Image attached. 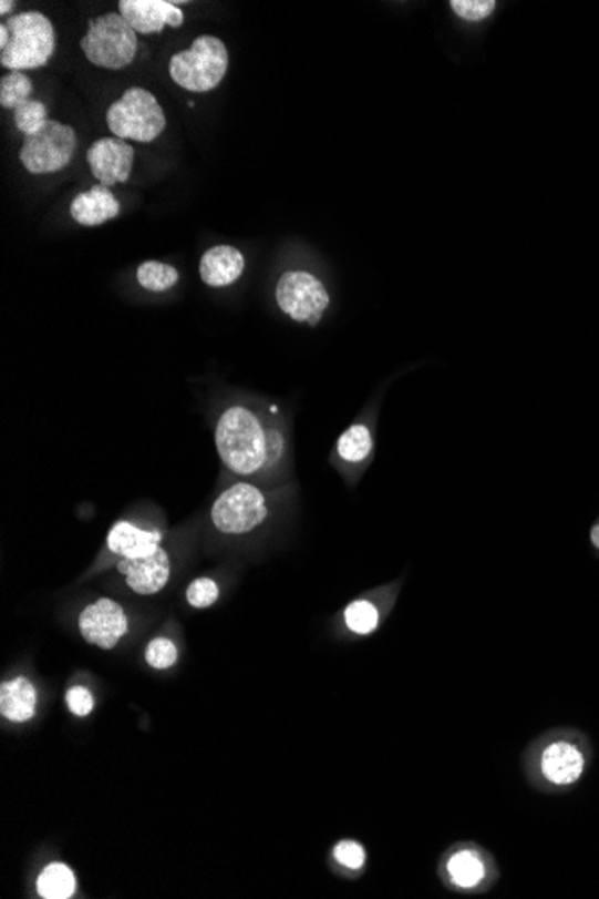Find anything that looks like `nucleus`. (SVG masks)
<instances>
[{"instance_id": "1", "label": "nucleus", "mask_w": 599, "mask_h": 899, "mask_svg": "<svg viewBox=\"0 0 599 899\" xmlns=\"http://www.w3.org/2000/svg\"><path fill=\"white\" fill-rule=\"evenodd\" d=\"M216 448L228 471L239 478H259L282 462L286 437L256 410L231 406L217 420Z\"/></svg>"}, {"instance_id": "2", "label": "nucleus", "mask_w": 599, "mask_h": 899, "mask_svg": "<svg viewBox=\"0 0 599 899\" xmlns=\"http://www.w3.org/2000/svg\"><path fill=\"white\" fill-rule=\"evenodd\" d=\"M10 31V42L0 49V65L11 72L33 71L48 65L54 49V25L40 11H24L4 20Z\"/></svg>"}, {"instance_id": "3", "label": "nucleus", "mask_w": 599, "mask_h": 899, "mask_svg": "<svg viewBox=\"0 0 599 899\" xmlns=\"http://www.w3.org/2000/svg\"><path fill=\"white\" fill-rule=\"evenodd\" d=\"M228 71V49L221 38L204 34L185 51L171 58L169 75L176 85L189 92H210L217 89Z\"/></svg>"}, {"instance_id": "4", "label": "nucleus", "mask_w": 599, "mask_h": 899, "mask_svg": "<svg viewBox=\"0 0 599 899\" xmlns=\"http://www.w3.org/2000/svg\"><path fill=\"white\" fill-rule=\"evenodd\" d=\"M81 49L92 65L121 71L137 57L138 38L121 13H106L89 22Z\"/></svg>"}, {"instance_id": "5", "label": "nucleus", "mask_w": 599, "mask_h": 899, "mask_svg": "<svg viewBox=\"0 0 599 899\" xmlns=\"http://www.w3.org/2000/svg\"><path fill=\"white\" fill-rule=\"evenodd\" d=\"M110 132L117 139L153 142L166 130V113L149 90L133 86L106 112Z\"/></svg>"}, {"instance_id": "6", "label": "nucleus", "mask_w": 599, "mask_h": 899, "mask_svg": "<svg viewBox=\"0 0 599 899\" xmlns=\"http://www.w3.org/2000/svg\"><path fill=\"white\" fill-rule=\"evenodd\" d=\"M269 515L262 490L248 481H237L214 501L210 519L225 535H245L265 523Z\"/></svg>"}, {"instance_id": "7", "label": "nucleus", "mask_w": 599, "mask_h": 899, "mask_svg": "<svg viewBox=\"0 0 599 899\" xmlns=\"http://www.w3.org/2000/svg\"><path fill=\"white\" fill-rule=\"evenodd\" d=\"M78 135L74 127L49 119L42 132L24 137L20 162L31 175H51L65 170L76 155Z\"/></svg>"}, {"instance_id": "8", "label": "nucleus", "mask_w": 599, "mask_h": 899, "mask_svg": "<svg viewBox=\"0 0 599 899\" xmlns=\"http://www.w3.org/2000/svg\"><path fill=\"white\" fill-rule=\"evenodd\" d=\"M275 298L280 311L298 324L317 325L331 304L326 286L317 275L303 269H289L280 275Z\"/></svg>"}, {"instance_id": "9", "label": "nucleus", "mask_w": 599, "mask_h": 899, "mask_svg": "<svg viewBox=\"0 0 599 899\" xmlns=\"http://www.w3.org/2000/svg\"><path fill=\"white\" fill-rule=\"evenodd\" d=\"M80 632L90 645L112 650L128 634V616L117 602L101 599L86 605L80 614Z\"/></svg>"}, {"instance_id": "10", "label": "nucleus", "mask_w": 599, "mask_h": 899, "mask_svg": "<svg viewBox=\"0 0 599 899\" xmlns=\"http://www.w3.org/2000/svg\"><path fill=\"white\" fill-rule=\"evenodd\" d=\"M135 150L128 142L117 137L95 141L86 153L90 171L100 185L114 187L115 184L128 182L133 170Z\"/></svg>"}, {"instance_id": "11", "label": "nucleus", "mask_w": 599, "mask_h": 899, "mask_svg": "<svg viewBox=\"0 0 599 899\" xmlns=\"http://www.w3.org/2000/svg\"><path fill=\"white\" fill-rule=\"evenodd\" d=\"M118 13L135 33H162L166 25L179 28L185 22L184 11L166 0H121Z\"/></svg>"}, {"instance_id": "12", "label": "nucleus", "mask_w": 599, "mask_h": 899, "mask_svg": "<svg viewBox=\"0 0 599 899\" xmlns=\"http://www.w3.org/2000/svg\"><path fill=\"white\" fill-rule=\"evenodd\" d=\"M117 570L123 573L133 593L152 596L166 588L171 576V561L164 548L141 559H121Z\"/></svg>"}, {"instance_id": "13", "label": "nucleus", "mask_w": 599, "mask_h": 899, "mask_svg": "<svg viewBox=\"0 0 599 899\" xmlns=\"http://www.w3.org/2000/svg\"><path fill=\"white\" fill-rule=\"evenodd\" d=\"M583 770H586L583 753L580 747L566 739L552 742L540 754V773L546 777V781L557 787H569L580 779Z\"/></svg>"}, {"instance_id": "14", "label": "nucleus", "mask_w": 599, "mask_h": 899, "mask_svg": "<svg viewBox=\"0 0 599 899\" xmlns=\"http://www.w3.org/2000/svg\"><path fill=\"white\" fill-rule=\"evenodd\" d=\"M245 274V255L234 246L219 245L199 260V277L210 288H227Z\"/></svg>"}, {"instance_id": "15", "label": "nucleus", "mask_w": 599, "mask_h": 899, "mask_svg": "<svg viewBox=\"0 0 599 899\" xmlns=\"http://www.w3.org/2000/svg\"><path fill=\"white\" fill-rule=\"evenodd\" d=\"M121 213V205L112 191L104 185H94L86 193L78 194L71 203V216L83 226H100L114 219Z\"/></svg>"}, {"instance_id": "16", "label": "nucleus", "mask_w": 599, "mask_h": 899, "mask_svg": "<svg viewBox=\"0 0 599 899\" xmlns=\"http://www.w3.org/2000/svg\"><path fill=\"white\" fill-rule=\"evenodd\" d=\"M162 535L152 530H142L128 521H118L106 538L109 550L121 559H141L161 550Z\"/></svg>"}, {"instance_id": "17", "label": "nucleus", "mask_w": 599, "mask_h": 899, "mask_svg": "<svg viewBox=\"0 0 599 899\" xmlns=\"http://www.w3.org/2000/svg\"><path fill=\"white\" fill-rule=\"evenodd\" d=\"M0 713L11 722H28L37 713V689L28 678L19 677L0 687Z\"/></svg>"}, {"instance_id": "18", "label": "nucleus", "mask_w": 599, "mask_h": 899, "mask_svg": "<svg viewBox=\"0 0 599 899\" xmlns=\"http://www.w3.org/2000/svg\"><path fill=\"white\" fill-rule=\"evenodd\" d=\"M445 871L454 887L472 890L483 886L488 866H486L482 852H477L476 849H459L448 857Z\"/></svg>"}, {"instance_id": "19", "label": "nucleus", "mask_w": 599, "mask_h": 899, "mask_svg": "<svg viewBox=\"0 0 599 899\" xmlns=\"http://www.w3.org/2000/svg\"><path fill=\"white\" fill-rule=\"evenodd\" d=\"M373 437L366 425L350 426L340 438H338V457L347 463H361L372 454Z\"/></svg>"}, {"instance_id": "20", "label": "nucleus", "mask_w": 599, "mask_h": 899, "mask_svg": "<svg viewBox=\"0 0 599 899\" xmlns=\"http://www.w3.org/2000/svg\"><path fill=\"white\" fill-rule=\"evenodd\" d=\"M76 890V878L65 864H51L39 878V892L45 899H69Z\"/></svg>"}, {"instance_id": "21", "label": "nucleus", "mask_w": 599, "mask_h": 899, "mask_svg": "<svg viewBox=\"0 0 599 899\" xmlns=\"http://www.w3.org/2000/svg\"><path fill=\"white\" fill-rule=\"evenodd\" d=\"M178 269L171 264L146 260L137 268V283L146 292H169L178 283Z\"/></svg>"}, {"instance_id": "22", "label": "nucleus", "mask_w": 599, "mask_h": 899, "mask_svg": "<svg viewBox=\"0 0 599 899\" xmlns=\"http://www.w3.org/2000/svg\"><path fill=\"white\" fill-rule=\"evenodd\" d=\"M33 83L24 72H10L0 80V106L6 110H17L20 104L31 100Z\"/></svg>"}, {"instance_id": "23", "label": "nucleus", "mask_w": 599, "mask_h": 899, "mask_svg": "<svg viewBox=\"0 0 599 899\" xmlns=\"http://www.w3.org/2000/svg\"><path fill=\"white\" fill-rule=\"evenodd\" d=\"M344 623H347L350 631L359 634V636L372 634L379 625L378 607L373 603L366 602V600L352 602L349 607L344 609Z\"/></svg>"}, {"instance_id": "24", "label": "nucleus", "mask_w": 599, "mask_h": 899, "mask_svg": "<svg viewBox=\"0 0 599 899\" xmlns=\"http://www.w3.org/2000/svg\"><path fill=\"white\" fill-rule=\"evenodd\" d=\"M13 121L17 130L24 133V137H31V135L42 132L48 124V109L40 101H25L14 110Z\"/></svg>"}, {"instance_id": "25", "label": "nucleus", "mask_w": 599, "mask_h": 899, "mask_svg": "<svg viewBox=\"0 0 599 899\" xmlns=\"http://www.w3.org/2000/svg\"><path fill=\"white\" fill-rule=\"evenodd\" d=\"M451 11L465 22H483L496 13V0H453Z\"/></svg>"}, {"instance_id": "26", "label": "nucleus", "mask_w": 599, "mask_h": 899, "mask_svg": "<svg viewBox=\"0 0 599 899\" xmlns=\"http://www.w3.org/2000/svg\"><path fill=\"white\" fill-rule=\"evenodd\" d=\"M178 660V648H176L173 641L167 637H155V640L147 645L146 661L152 668L166 670Z\"/></svg>"}, {"instance_id": "27", "label": "nucleus", "mask_w": 599, "mask_h": 899, "mask_svg": "<svg viewBox=\"0 0 599 899\" xmlns=\"http://www.w3.org/2000/svg\"><path fill=\"white\" fill-rule=\"evenodd\" d=\"M219 599V588L213 579L194 580L187 589V602L194 609H207Z\"/></svg>"}, {"instance_id": "28", "label": "nucleus", "mask_w": 599, "mask_h": 899, "mask_svg": "<svg viewBox=\"0 0 599 899\" xmlns=\"http://www.w3.org/2000/svg\"><path fill=\"white\" fill-rule=\"evenodd\" d=\"M334 858L340 866L347 867L350 871H358L366 862V851L355 840H341L335 844Z\"/></svg>"}, {"instance_id": "29", "label": "nucleus", "mask_w": 599, "mask_h": 899, "mask_svg": "<svg viewBox=\"0 0 599 899\" xmlns=\"http://www.w3.org/2000/svg\"><path fill=\"white\" fill-rule=\"evenodd\" d=\"M66 704L74 715L86 716L94 709V697L86 687L74 686L66 692Z\"/></svg>"}, {"instance_id": "30", "label": "nucleus", "mask_w": 599, "mask_h": 899, "mask_svg": "<svg viewBox=\"0 0 599 899\" xmlns=\"http://www.w3.org/2000/svg\"><path fill=\"white\" fill-rule=\"evenodd\" d=\"M8 42H10V31H8V25L2 22V25H0V49H4Z\"/></svg>"}, {"instance_id": "31", "label": "nucleus", "mask_w": 599, "mask_h": 899, "mask_svg": "<svg viewBox=\"0 0 599 899\" xmlns=\"http://www.w3.org/2000/svg\"><path fill=\"white\" fill-rule=\"evenodd\" d=\"M13 8L14 2H10V0H2V2H0V14L6 17V14L10 13V11H13Z\"/></svg>"}, {"instance_id": "32", "label": "nucleus", "mask_w": 599, "mask_h": 899, "mask_svg": "<svg viewBox=\"0 0 599 899\" xmlns=\"http://www.w3.org/2000/svg\"><path fill=\"white\" fill-rule=\"evenodd\" d=\"M590 539H592V544H595V546L598 548V550H599V524H596V527L592 528V533H590Z\"/></svg>"}]
</instances>
